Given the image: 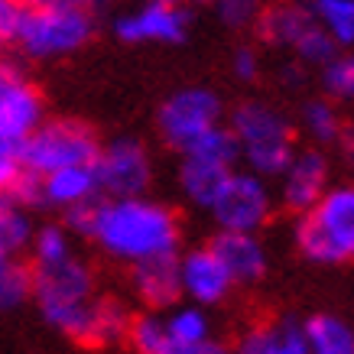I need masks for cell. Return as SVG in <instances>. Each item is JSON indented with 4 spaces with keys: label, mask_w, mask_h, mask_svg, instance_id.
Masks as SVG:
<instances>
[{
    "label": "cell",
    "mask_w": 354,
    "mask_h": 354,
    "mask_svg": "<svg viewBox=\"0 0 354 354\" xmlns=\"http://www.w3.org/2000/svg\"><path fill=\"white\" fill-rule=\"evenodd\" d=\"M322 88L328 101L354 104V53H335L322 65Z\"/></svg>",
    "instance_id": "4316f807"
},
{
    "label": "cell",
    "mask_w": 354,
    "mask_h": 354,
    "mask_svg": "<svg viewBox=\"0 0 354 354\" xmlns=\"http://www.w3.org/2000/svg\"><path fill=\"white\" fill-rule=\"evenodd\" d=\"M32 302L46 322L65 338L85 344L95 309V273L82 257H68L55 267L32 270Z\"/></svg>",
    "instance_id": "7a4b0ae2"
},
{
    "label": "cell",
    "mask_w": 354,
    "mask_h": 354,
    "mask_svg": "<svg viewBox=\"0 0 354 354\" xmlns=\"http://www.w3.org/2000/svg\"><path fill=\"white\" fill-rule=\"evenodd\" d=\"M231 354H309L302 319L279 315L270 322H257L234 338Z\"/></svg>",
    "instance_id": "e0dca14e"
},
{
    "label": "cell",
    "mask_w": 354,
    "mask_h": 354,
    "mask_svg": "<svg viewBox=\"0 0 354 354\" xmlns=\"http://www.w3.org/2000/svg\"><path fill=\"white\" fill-rule=\"evenodd\" d=\"M169 3H208V0H169Z\"/></svg>",
    "instance_id": "f35d334b"
},
{
    "label": "cell",
    "mask_w": 354,
    "mask_h": 354,
    "mask_svg": "<svg viewBox=\"0 0 354 354\" xmlns=\"http://www.w3.org/2000/svg\"><path fill=\"white\" fill-rule=\"evenodd\" d=\"M215 13L227 30H247L260 20L263 0H215Z\"/></svg>",
    "instance_id": "f1b7e54d"
},
{
    "label": "cell",
    "mask_w": 354,
    "mask_h": 354,
    "mask_svg": "<svg viewBox=\"0 0 354 354\" xmlns=\"http://www.w3.org/2000/svg\"><path fill=\"white\" fill-rule=\"evenodd\" d=\"M296 127L309 137L312 147L322 150V147L338 143L342 127H344V118H342V111H338L335 101H328V97H309V101H302Z\"/></svg>",
    "instance_id": "44dd1931"
},
{
    "label": "cell",
    "mask_w": 354,
    "mask_h": 354,
    "mask_svg": "<svg viewBox=\"0 0 354 354\" xmlns=\"http://www.w3.org/2000/svg\"><path fill=\"white\" fill-rule=\"evenodd\" d=\"M227 68H231V75L237 78V82H257L260 78V53L254 49V46H234V53H231V59H227Z\"/></svg>",
    "instance_id": "4dcf8cb0"
},
{
    "label": "cell",
    "mask_w": 354,
    "mask_h": 354,
    "mask_svg": "<svg viewBox=\"0 0 354 354\" xmlns=\"http://www.w3.org/2000/svg\"><path fill=\"white\" fill-rule=\"evenodd\" d=\"M279 82H283L286 88H302V82H306V65L302 62L279 65Z\"/></svg>",
    "instance_id": "d6a6232c"
},
{
    "label": "cell",
    "mask_w": 354,
    "mask_h": 354,
    "mask_svg": "<svg viewBox=\"0 0 354 354\" xmlns=\"http://www.w3.org/2000/svg\"><path fill=\"white\" fill-rule=\"evenodd\" d=\"M46 120V101L43 91L26 82L23 75L10 72L0 85V137L20 147L32 130Z\"/></svg>",
    "instance_id": "9a60e30c"
},
{
    "label": "cell",
    "mask_w": 354,
    "mask_h": 354,
    "mask_svg": "<svg viewBox=\"0 0 354 354\" xmlns=\"http://www.w3.org/2000/svg\"><path fill=\"white\" fill-rule=\"evenodd\" d=\"M10 75V68H7V65H0V85H3V78Z\"/></svg>",
    "instance_id": "74e56055"
},
{
    "label": "cell",
    "mask_w": 354,
    "mask_h": 354,
    "mask_svg": "<svg viewBox=\"0 0 354 354\" xmlns=\"http://www.w3.org/2000/svg\"><path fill=\"white\" fill-rule=\"evenodd\" d=\"M26 254L32 257V270H43V267H55L62 260L75 257V244H72V234H68L65 225H43V227H36Z\"/></svg>",
    "instance_id": "cb8c5ba5"
},
{
    "label": "cell",
    "mask_w": 354,
    "mask_h": 354,
    "mask_svg": "<svg viewBox=\"0 0 354 354\" xmlns=\"http://www.w3.org/2000/svg\"><path fill=\"white\" fill-rule=\"evenodd\" d=\"M338 150H342V160L354 169V120H348L342 127V137H338Z\"/></svg>",
    "instance_id": "836d02e7"
},
{
    "label": "cell",
    "mask_w": 354,
    "mask_h": 354,
    "mask_svg": "<svg viewBox=\"0 0 354 354\" xmlns=\"http://www.w3.org/2000/svg\"><path fill=\"white\" fill-rule=\"evenodd\" d=\"M260 36L267 39V43L279 46V49H290L292 59L302 62L306 68L309 65H319L322 68L328 59H332L338 49L335 43L325 36L315 20H312V13L306 3H296V0H279L273 7L260 13Z\"/></svg>",
    "instance_id": "30bf717a"
},
{
    "label": "cell",
    "mask_w": 354,
    "mask_h": 354,
    "mask_svg": "<svg viewBox=\"0 0 354 354\" xmlns=\"http://www.w3.org/2000/svg\"><path fill=\"white\" fill-rule=\"evenodd\" d=\"M241 166L237 160V143L231 137L227 124L208 130L205 137H198L192 147H185L179 153V169H176V179H179V192L185 195V202L195 205V208H205L212 198L218 195L221 183Z\"/></svg>",
    "instance_id": "52a82bcc"
},
{
    "label": "cell",
    "mask_w": 354,
    "mask_h": 354,
    "mask_svg": "<svg viewBox=\"0 0 354 354\" xmlns=\"http://www.w3.org/2000/svg\"><path fill=\"white\" fill-rule=\"evenodd\" d=\"M23 7H72V3H85V0H20Z\"/></svg>",
    "instance_id": "d590c367"
},
{
    "label": "cell",
    "mask_w": 354,
    "mask_h": 354,
    "mask_svg": "<svg viewBox=\"0 0 354 354\" xmlns=\"http://www.w3.org/2000/svg\"><path fill=\"white\" fill-rule=\"evenodd\" d=\"M23 176V162H20V147L10 143L7 137H0V205L10 202V192L17 179Z\"/></svg>",
    "instance_id": "f546056e"
},
{
    "label": "cell",
    "mask_w": 354,
    "mask_h": 354,
    "mask_svg": "<svg viewBox=\"0 0 354 354\" xmlns=\"http://www.w3.org/2000/svg\"><path fill=\"white\" fill-rule=\"evenodd\" d=\"M97 189L108 198H127V195H147L153 183L150 150L133 137H120L104 143L95 156Z\"/></svg>",
    "instance_id": "8fae6325"
},
{
    "label": "cell",
    "mask_w": 354,
    "mask_h": 354,
    "mask_svg": "<svg viewBox=\"0 0 354 354\" xmlns=\"http://www.w3.org/2000/svg\"><path fill=\"white\" fill-rule=\"evenodd\" d=\"M13 260H17V257H10V254H7V250H3V247H0V273H3V270L10 267Z\"/></svg>",
    "instance_id": "8d00e7d4"
},
{
    "label": "cell",
    "mask_w": 354,
    "mask_h": 354,
    "mask_svg": "<svg viewBox=\"0 0 354 354\" xmlns=\"http://www.w3.org/2000/svg\"><path fill=\"white\" fill-rule=\"evenodd\" d=\"M277 208V195L270 179H260L257 172L237 166L227 176L218 195L208 205V215L215 221L218 231H244V234H257L260 227L270 221Z\"/></svg>",
    "instance_id": "ba28073f"
},
{
    "label": "cell",
    "mask_w": 354,
    "mask_h": 354,
    "mask_svg": "<svg viewBox=\"0 0 354 354\" xmlns=\"http://www.w3.org/2000/svg\"><path fill=\"white\" fill-rule=\"evenodd\" d=\"M227 130L237 143V160L260 179H277L292 160L296 147V124L270 101H241L227 120Z\"/></svg>",
    "instance_id": "3957f363"
},
{
    "label": "cell",
    "mask_w": 354,
    "mask_h": 354,
    "mask_svg": "<svg viewBox=\"0 0 354 354\" xmlns=\"http://www.w3.org/2000/svg\"><path fill=\"white\" fill-rule=\"evenodd\" d=\"M23 10L26 7H23L20 0H0V49L17 39V26H20Z\"/></svg>",
    "instance_id": "1f68e13d"
},
{
    "label": "cell",
    "mask_w": 354,
    "mask_h": 354,
    "mask_svg": "<svg viewBox=\"0 0 354 354\" xmlns=\"http://www.w3.org/2000/svg\"><path fill=\"white\" fill-rule=\"evenodd\" d=\"M176 270H179V292L192 306H202V309L225 302L234 290V283L227 277L225 263L212 250V244L185 250L183 257H176Z\"/></svg>",
    "instance_id": "5bb4252c"
},
{
    "label": "cell",
    "mask_w": 354,
    "mask_h": 354,
    "mask_svg": "<svg viewBox=\"0 0 354 354\" xmlns=\"http://www.w3.org/2000/svg\"><path fill=\"white\" fill-rule=\"evenodd\" d=\"M176 354H231V348L221 344L218 338H208V342H198V344H192V348H183V351H176Z\"/></svg>",
    "instance_id": "e575fe53"
},
{
    "label": "cell",
    "mask_w": 354,
    "mask_h": 354,
    "mask_svg": "<svg viewBox=\"0 0 354 354\" xmlns=\"http://www.w3.org/2000/svg\"><path fill=\"white\" fill-rule=\"evenodd\" d=\"M221 124H225L221 95L205 85H185L172 91L156 111V130H160L162 143L176 153H183L185 147H192L198 137Z\"/></svg>",
    "instance_id": "9c48e42d"
},
{
    "label": "cell",
    "mask_w": 354,
    "mask_h": 354,
    "mask_svg": "<svg viewBox=\"0 0 354 354\" xmlns=\"http://www.w3.org/2000/svg\"><path fill=\"white\" fill-rule=\"evenodd\" d=\"M127 342L133 348V354H176L169 332H166V319L160 312H147V315L130 319Z\"/></svg>",
    "instance_id": "484cf974"
},
{
    "label": "cell",
    "mask_w": 354,
    "mask_h": 354,
    "mask_svg": "<svg viewBox=\"0 0 354 354\" xmlns=\"http://www.w3.org/2000/svg\"><path fill=\"white\" fill-rule=\"evenodd\" d=\"M179 257V254H176ZM176 257H160V260H147L137 263L133 270V292L140 296V302L147 309H172L176 302L183 299L179 292V270H176Z\"/></svg>",
    "instance_id": "d6986e66"
},
{
    "label": "cell",
    "mask_w": 354,
    "mask_h": 354,
    "mask_svg": "<svg viewBox=\"0 0 354 354\" xmlns=\"http://www.w3.org/2000/svg\"><path fill=\"white\" fill-rule=\"evenodd\" d=\"M95 36V17L85 3L72 7H26L17 26V49L26 59H65L85 49Z\"/></svg>",
    "instance_id": "5b68a950"
},
{
    "label": "cell",
    "mask_w": 354,
    "mask_h": 354,
    "mask_svg": "<svg viewBox=\"0 0 354 354\" xmlns=\"http://www.w3.org/2000/svg\"><path fill=\"white\" fill-rule=\"evenodd\" d=\"M32 299V273L23 267L20 260H13L10 267L0 273V315L23 309Z\"/></svg>",
    "instance_id": "83f0119b"
},
{
    "label": "cell",
    "mask_w": 354,
    "mask_h": 354,
    "mask_svg": "<svg viewBox=\"0 0 354 354\" xmlns=\"http://www.w3.org/2000/svg\"><path fill=\"white\" fill-rule=\"evenodd\" d=\"M332 189V162L319 147L309 150H296L286 169L277 176V202L292 212V215H306L312 212L319 198Z\"/></svg>",
    "instance_id": "7c38bea8"
},
{
    "label": "cell",
    "mask_w": 354,
    "mask_h": 354,
    "mask_svg": "<svg viewBox=\"0 0 354 354\" xmlns=\"http://www.w3.org/2000/svg\"><path fill=\"white\" fill-rule=\"evenodd\" d=\"M32 234H36V225H32L30 208H23L17 202L0 205V247L10 257H20L30 250Z\"/></svg>",
    "instance_id": "d4e9b609"
},
{
    "label": "cell",
    "mask_w": 354,
    "mask_h": 354,
    "mask_svg": "<svg viewBox=\"0 0 354 354\" xmlns=\"http://www.w3.org/2000/svg\"><path fill=\"white\" fill-rule=\"evenodd\" d=\"M39 179V208H78L101 198L97 189V176H95V162L91 166H68V169L49 172V176H36Z\"/></svg>",
    "instance_id": "ac0fdd59"
},
{
    "label": "cell",
    "mask_w": 354,
    "mask_h": 354,
    "mask_svg": "<svg viewBox=\"0 0 354 354\" xmlns=\"http://www.w3.org/2000/svg\"><path fill=\"white\" fill-rule=\"evenodd\" d=\"M296 247L315 267L354 260V183H338L296 221Z\"/></svg>",
    "instance_id": "277c9868"
},
{
    "label": "cell",
    "mask_w": 354,
    "mask_h": 354,
    "mask_svg": "<svg viewBox=\"0 0 354 354\" xmlns=\"http://www.w3.org/2000/svg\"><path fill=\"white\" fill-rule=\"evenodd\" d=\"M85 237L111 260L137 267L147 260L176 257L183 244V225L169 205L150 195L97 198L91 205Z\"/></svg>",
    "instance_id": "6da1fadb"
},
{
    "label": "cell",
    "mask_w": 354,
    "mask_h": 354,
    "mask_svg": "<svg viewBox=\"0 0 354 354\" xmlns=\"http://www.w3.org/2000/svg\"><path fill=\"white\" fill-rule=\"evenodd\" d=\"M306 7L335 49H354V0H309Z\"/></svg>",
    "instance_id": "7402d4cb"
},
{
    "label": "cell",
    "mask_w": 354,
    "mask_h": 354,
    "mask_svg": "<svg viewBox=\"0 0 354 354\" xmlns=\"http://www.w3.org/2000/svg\"><path fill=\"white\" fill-rule=\"evenodd\" d=\"M114 32L120 43L143 46V43H160V46H179L189 36V13L183 3H169V0H147L133 10H124L114 20Z\"/></svg>",
    "instance_id": "4fadbf2b"
},
{
    "label": "cell",
    "mask_w": 354,
    "mask_h": 354,
    "mask_svg": "<svg viewBox=\"0 0 354 354\" xmlns=\"http://www.w3.org/2000/svg\"><path fill=\"white\" fill-rule=\"evenodd\" d=\"M166 319V332H169V342L176 351H183V348H192L198 342H208L212 338V319H208V312L202 306H192V302H176L172 312L162 315Z\"/></svg>",
    "instance_id": "603a6c76"
},
{
    "label": "cell",
    "mask_w": 354,
    "mask_h": 354,
    "mask_svg": "<svg viewBox=\"0 0 354 354\" xmlns=\"http://www.w3.org/2000/svg\"><path fill=\"white\" fill-rule=\"evenodd\" d=\"M302 328L309 354H354V325L335 312H312Z\"/></svg>",
    "instance_id": "ffe728a7"
},
{
    "label": "cell",
    "mask_w": 354,
    "mask_h": 354,
    "mask_svg": "<svg viewBox=\"0 0 354 354\" xmlns=\"http://www.w3.org/2000/svg\"><path fill=\"white\" fill-rule=\"evenodd\" d=\"M212 250L225 263L227 277L234 286H254L267 277L270 250L260 241V234H244V231H218L212 237Z\"/></svg>",
    "instance_id": "2e32d148"
},
{
    "label": "cell",
    "mask_w": 354,
    "mask_h": 354,
    "mask_svg": "<svg viewBox=\"0 0 354 354\" xmlns=\"http://www.w3.org/2000/svg\"><path fill=\"white\" fill-rule=\"evenodd\" d=\"M97 150H101V140L85 120L55 118L43 120L20 143V162L23 172L30 176H49L68 166H91Z\"/></svg>",
    "instance_id": "8992f818"
}]
</instances>
